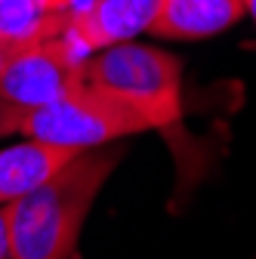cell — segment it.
Masks as SVG:
<instances>
[{"mask_svg":"<svg viewBox=\"0 0 256 259\" xmlns=\"http://www.w3.org/2000/svg\"><path fill=\"white\" fill-rule=\"evenodd\" d=\"M22 117H25V114H22L19 108H13L10 102L0 99V136H13V133H19Z\"/></svg>","mask_w":256,"mask_h":259,"instance_id":"obj_8","label":"cell"},{"mask_svg":"<svg viewBox=\"0 0 256 259\" xmlns=\"http://www.w3.org/2000/svg\"><path fill=\"white\" fill-rule=\"evenodd\" d=\"M161 0H80L65 13V34L80 53H99L148 34V25L157 16Z\"/></svg>","mask_w":256,"mask_h":259,"instance_id":"obj_5","label":"cell"},{"mask_svg":"<svg viewBox=\"0 0 256 259\" xmlns=\"http://www.w3.org/2000/svg\"><path fill=\"white\" fill-rule=\"evenodd\" d=\"M83 80L114 90L145 111L151 130H161L170 142L182 139V59L161 50L126 40L90 53L83 62Z\"/></svg>","mask_w":256,"mask_h":259,"instance_id":"obj_2","label":"cell"},{"mask_svg":"<svg viewBox=\"0 0 256 259\" xmlns=\"http://www.w3.org/2000/svg\"><path fill=\"white\" fill-rule=\"evenodd\" d=\"M120 157V145L83 148L37 188L10 201L4 207L10 259H68L96 194Z\"/></svg>","mask_w":256,"mask_h":259,"instance_id":"obj_1","label":"cell"},{"mask_svg":"<svg viewBox=\"0 0 256 259\" xmlns=\"http://www.w3.org/2000/svg\"><path fill=\"white\" fill-rule=\"evenodd\" d=\"M31 44H34V40H31ZM22 47H28V44H22V40H10V37H0V74H4V68L16 59V53H19Z\"/></svg>","mask_w":256,"mask_h":259,"instance_id":"obj_9","label":"cell"},{"mask_svg":"<svg viewBox=\"0 0 256 259\" xmlns=\"http://www.w3.org/2000/svg\"><path fill=\"white\" fill-rule=\"evenodd\" d=\"M77 154V148L53 145L44 139H25L0 151V204H10L22 198L25 191L37 188L44 179H50L62 164Z\"/></svg>","mask_w":256,"mask_h":259,"instance_id":"obj_7","label":"cell"},{"mask_svg":"<svg viewBox=\"0 0 256 259\" xmlns=\"http://www.w3.org/2000/svg\"><path fill=\"white\" fill-rule=\"evenodd\" d=\"M244 7H247V16H250L253 25H256V0H244Z\"/></svg>","mask_w":256,"mask_h":259,"instance_id":"obj_12","label":"cell"},{"mask_svg":"<svg viewBox=\"0 0 256 259\" xmlns=\"http://www.w3.org/2000/svg\"><path fill=\"white\" fill-rule=\"evenodd\" d=\"M10 256V244H7V222H4V210H0V259Z\"/></svg>","mask_w":256,"mask_h":259,"instance_id":"obj_10","label":"cell"},{"mask_svg":"<svg viewBox=\"0 0 256 259\" xmlns=\"http://www.w3.org/2000/svg\"><path fill=\"white\" fill-rule=\"evenodd\" d=\"M80 4V0H53V7H56V13H68V10H74Z\"/></svg>","mask_w":256,"mask_h":259,"instance_id":"obj_11","label":"cell"},{"mask_svg":"<svg viewBox=\"0 0 256 259\" xmlns=\"http://www.w3.org/2000/svg\"><path fill=\"white\" fill-rule=\"evenodd\" d=\"M83 62L87 53H80L65 34L34 40L22 47L4 68L0 99L19 108L22 114L44 108L83 83Z\"/></svg>","mask_w":256,"mask_h":259,"instance_id":"obj_4","label":"cell"},{"mask_svg":"<svg viewBox=\"0 0 256 259\" xmlns=\"http://www.w3.org/2000/svg\"><path fill=\"white\" fill-rule=\"evenodd\" d=\"M247 16L244 0H161L148 34L157 40H207Z\"/></svg>","mask_w":256,"mask_h":259,"instance_id":"obj_6","label":"cell"},{"mask_svg":"<svg viewBox=\"0 0 256 259\" xmlns=\"http://www.w3.org/2000/svg\"><path fill=\"white\" fill-rule=\"evenodd\" d=\"M68 259H80V256H77V253H71V256H68Z\"/></svg>","mask_w":256,"mask_h":259,"instance_id":"obj_13","label":"cell"},{"mask_svg":"<svg viewBox=\"0 0 256 259\" xmlns=\"http://www.w3.org/2000/svg\"><path fill=\"white\" fill-rule=\"evenodd\" d=\"M145 130H151V120L145 117L142 108H136L114 90L83 80L62 99L28 111L22 117L19 133L83 151L111 145L123 136L145 133Z\"/></svg>","mask_w":256,"mask_h":259,"instance_id":"obj_3","label":"cell"}]
</instances>
